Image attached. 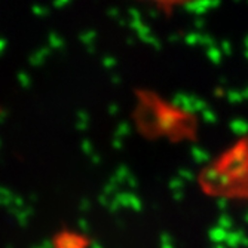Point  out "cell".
<instances>
[{
	"label": "cell",
	"instance_id": "cell-1",
	"mask_svg": "<svg viewBox=\"0 0 248 248\" xmlns=\"http://www.w3.org/2000/svg\"><path fill=\"white\" fill-rule=\"evenodd\" d=\"M143 2L156 6L159 11H164L167 14H171L180 8H185L187 5H190L195 0H143Z\"/></svg>",
	"mask_w": 248,
	"mask_h": 248
}]
</instances>
